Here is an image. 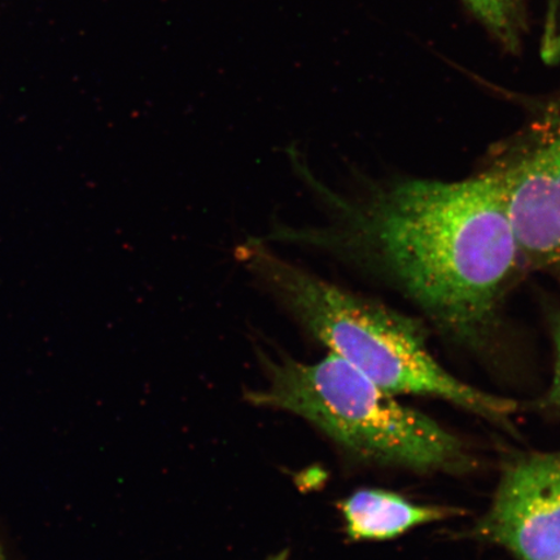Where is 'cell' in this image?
<instances>
[{
    "label": "cell",
    "mask_w": 560,
    "mask_h": 560,
    "mask_svg": "<svg viewBox=\"0 0 560 560\" xmlns=\"http://www.w3.org/2000/svg\"><path fill=\"white\" fill-rule=\"evenodd\" d=\"M490 172L499 180L522 261L560 283V101Z\"/></svg>",
    "instance_id": "277c9868"
},
{
    "label": "cell",
    "mask_w": 560,
    "mask_h": 560,
    "mask_svg": "<svg viewBox=\"0 0 560 560\" xmlns=\"http://www.w3.org/2000/svg\"><path fill=\"white\" fill-rule=\"evenodd\" d=\"M0 560H5L3 555H2V551H0Z\"/></svg>",
    "instance_id": "7c38bea8"
},
{
    "label": "cell",
    "mask_w": 560,
    "mask_h": 560,
    "mask_svg": "<svg viewBox=\"0 0 560 560\" xmlns=\"http://www.w3.org/2000/svg\"><path fill=\"white\" fill-rule=\"evenodd\" d=\"M560 58V31L557 35L555 45H552L551 50L548 55V58H546V61L555 62Z\"/></svg>",
    "instance_id": "30bf717a"
},
{
    "label": "cell",
    "mask_w": 560,
    "mask_h": 560,
    "mask_svg": "<svg viewBox=\"0 0 560 560\" xmlns=\"http://www.w3.org/2000/svg\"><path fill=\"white\" fill-rule=\"evenodd\" d=\"M328 229L279 226L265 240L365 254L388 272L441 331L486 345L523 264L499 180L410 179L357 207Z\"/></svg>",
    "instance_id": "6da1fadb"
},
{
    "label": "cell",
    "mask_w": 560,
    "mask_h": 560,
    "mask_svg": "<svg viewBox=\"0 0 560 560\" xmlns=\"http://www.w3.org/2000/svg\"><path fill=\"white\" fill-rule=\"evenodd\" d=\"M551 336L556 349L555 376H552L551 387L545 397V405L551 409L560 411V312L552 315Z\"/></svg>",
    "instance_id": "ba28073f"
},
{
    "label": "cell",
    "mask_w": 560,
    "mask_h": 560,
    "mask_svg": "<svg viewBox=\"0 0 560 560\" xmlns=\"http://www.w3.org/2000/svg\"><path fill=\"white\" fill-rule=\"evenodd\" d=\"M465 3L503 45L513 48L517 44L521 0H465Z\"/></svg>",
    "instance_id": "52a82bcc"
},
{
    "label": "cell",
    "mask_w": 560,
    "mask_h": 560,
    "mask_svg": "<svg viewBox=\"0 0 560 560\" xmlns=\"http://www.w3.org/2000/svg\"><path fill=\"white\" fill-rule=\"evenodd\" d=\"M560 0H549L548 21H546V30L542 46V56L546 58L551 50L552 45L560 31Z\"/></svg>",
    "instance_id": "9c48e42d"
},
{
    "label": "cell",
    "mask_w": 560,
    "mask_h": 560,
    "mask_svg": "<svg viewBox=\"0 0 560 560\" xmlns=\"http://www.w3.org/2000/svg\"><path fill=\"white\" fill-rule=\"evenodd\" d=\"M265 366L269 387L250 392L248 400L304 418L357 458L417 472L474 467L457 436L338 355L315 363L266 359Z\"/></svg>",
    "instance_id": "3957f363"
},
{
    "label": "cell",
    "mask_w": 560,
    "mask_h": 560,
    "mask_svg": "<svg viewBox=\"0 0 560 560\" xmlns=\"http://www.w3.org/2000/svg\"><path fill=\"white\" fill-rule=\"evenodd\" d=\"M237 257L307 332L380 387L396 396L439 398L489 422L510 424L517 404L441 366L415 319L283 260L260 240L242 244Z\"/></svg>",
    "instance_id": "7a4b0ae2"
},
{
    "label": "cell",
    "mask_w": 560,
    "mask_h": 560,
    "mask_svg": "<svg viewBox=\"0 0 560 560\" xmlns=\"http://www.w3.org/2000/svg\"><path fill=\"white\" fill-rule=\"evenodd\" d=\"M475 534L517 560H560V451L510 462Z\"/></svg>",
    "instance_id": "5b68a950"
},
{
    "label": "cell",
    "mask_w": 560,
    "mask_h": 560,
    "mask_svg": "<svg viewBox=\"0 0 560 560\" xmlns=\"http://www.w3.org/2000/svg\"><path fill=\"white\" fill-rule=\"evenodd\" d=\"M346 532L353 541H387L422 525L464 515L455 508L419 505L385 489H360L341 501Z\"/></svg>",
    "instance_id": "8992f818"
},
{
    "label": "cell",
    "mask_w": 560,
    "mask_h": 560,
    "mask_svg": "<svg viewBox=\"0 0 560 560\" xmlns=\"http://www.w3.org/2000/svg\"><path fill=\"white\" fill-rule=\"evenodd\" d=\"M268 560H289V551L279 552L276 557H271Z\"/></svg>",
    "instance_id": "8fae6325"
}]
</instances>
